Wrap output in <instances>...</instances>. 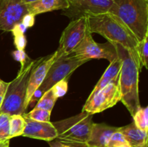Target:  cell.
Wrapping results in <instances>:
<instances>
[{
	"label": "cell",
	"mask_w": 148,
	"mask_h": 147,
	"mask_svg": "<svg viewBox=\"0 0 148 147\" xmlns=\"http://www.w3.org/2000/svg\"><path fill=\"white\" fill-rule=\"evenodd\" d=\"M51 112L40 108H34L28 113L25 115L30 119L38 122H51Z\"/></svg>",
	"instance_id": "24"
},
{
	"label": "cell",
	"mask_w": 148,
	"mask_h": 147,
	"mask_svg": "<svg viewBox=\"0 0 148 147\" xmlns=\"http://www.w3.org/2000/svg\"><path fill=\"white\" fill-rule=\"evenodd\" d=\"M3 146H4V144H1L0 143V147H3Z\"/></svg>",
	"instance_id": "33"
},
{
	"label": "cell",
	"mask_w": 148,
	"mask_h": 147,
	"mask_svg": "<svg viewBox=\"0 0 148 147\" xmlns=\"http://www.w3.org/2000/svg\"><path fill=\"white\" fill-rule=\"evenodd\" d=\"M9 143H10V141H7V142L4 143L3 147H9Z\"/></svg>",
	"instance_id": "32"
},
{
	"label": "cell",
	"mask_w": 148,
	"mask_h": 147,
	"mask_svg": "<svg viewBox=\"0 0 148 147\" xmlns=\"http://www.w3.org/2000/svg\"><path fill=\"white\" fill-rule=\"evenodd\" d=\"M145 147H147V146H145Z\"/></svg>",
	"instance_id": "34"
},
{
	"label": "cell",
	"mask_w": 148,
	"mask_h": 147,
	"mask_svg": "<svg viewBox=\"0 0 148 147\" xmlns=\"http://www.w3.org/2000/svg\"><path fill=\"white\" fill-rule=\"evenodd\" d=\"M49 144L50 147H72L70 146L63 144V143L60 142V141H57L56 139L49 141Z\"/></svg>",
	"instance_id": "30"
},
{
	"label": "cell",
	"mask_w": 148,
	"mask_h": 147,
	"mask_svg": "<svg viewBox=\"0 0 148 147\" xmlns=\"http://www.w3.org/2000/svg\"><path fill=\"white\" fill-rule=\"evenodd\" d=\"M9 84H10V82H4L2 79H0V107H1V104H2L4 97H5L6 93H7Z\"/></svg>",
	"instance_id": "29"
},
{
	"label": "cell",
	"mask_w": 148,
	"mask_h": 147,
	"mask_svg": "<svg viewBox=\"0 0 148 147\" xmlns=\"http://www.w3.org/2000/svg\"><path fill=\"white\" fill-rule=\"evenodd\" d=\"M121 65H122V62H121V60L119 57L118 59L110 63L109 66H108L106 71L104 72L100 80L98 81L94 89L91 92L90 95H89V97L93 96L98 91L105 87L106 85H108L113 80H114L117 76H119Z\"/></svg>",
	"instance_id": "17"
},
{
	"label": "cell",
	"mask_w": 148,
	"mask_h": 147,
	"mask_svg": "<svg viewBox=\"0 0 148 147\" xmlns=\"http://www.w3.org/2000/svg\"><path fill=\"white\" fill-rule=\"evenodd\" d=\"M119 101H121V93L119 76L95 95L88 97L82 111L91 115L99 113L114 107Z\"/></svg>",
	"instance_id": "7"
},
{
	"label": "cell",
	"mask_w": 148,
	"mask_h": 147,
	"mask_svg": "<svg viewBox=\"0 0 148 147\" xmlns=\"http://www.w3.org/2000/svg\"><path fill=\"white\" fill-rule=\"evenodd\" d=\"M108 12L116 16L138 42L148 35V0H114Z\"/></svg>",
	"instance_id": "3"
},
{
	"label": "cell",
	"mask_w": 148,
	"mask_h": 147,
	"mask_svg": "<svg viewBox=\"0 0 148 147\" xmlns=\"http://www.w3.org/2000/svg\"><path fill=\"white\" fill-rule=\"evenodd\" d=\"M89 60L82 59L73 53L56 59L51 66L43 80V83L36 89L29 102V106L38 102L44 92L49 90L54 84L64 79H69L72 74L77 68L88 62Z\"/></svg>",
	"instance_id": "6"
},
{
	"label": "cell",
	"mask_w": 148,
	"mask_h": 147,
	"mask_svg": "<svg viewBox=\"0 0 148 147\" xmlns=\"http://www.w3.org/2000/svg\"><path fill=\"white\" fill-rule=\"evenodd\" d=\"M107 147H131L125 137L119 131H116L111 135L108 141Z\"/></svg>",
	"instance_id": "25"
},
{
	"label": "cell",
	"mask_w": 148,
	"mask_h": 147,
	"mask_svg": "<svg viewBox=\"0 0 148 147\" xmlns=\"http://www.w3.org/2000/svg\"><path fill=\"white\" fill-rule=\"evenodd\" d=\"M134 123L139 129L147 133L148 131V108H140L133 115Z\"/></svg>",
	"instance_id": "21"
},
{
	"label": "cell",
	"mask_w": 148,
	"mask_h": 147,
	"mask_svg": "<svg viewBox=\"0 0 148 147\" xmlns=\"http://www.w3.org/2000/svg\"><path fill=\"white\" fill-rule=\"evenodd\" d=\"M36 62V59H29L24 64L21 65L17 76L9 84L7 93L0 107V113L4 112L10 115L26 113L24 104L27 83L31 69Z\"/></svg>",
	"instance_id": "5"
},
{
	"label": "cell",
	"mask_w": 148,
	"mask_h": 147,
	"mask_svg": "<svg viewBox=\"0 0 148 147\" xmlns=\"http://www.w3.org/2000/svg\"><path fill=\"white\" fill-rule=\"evenodd\" d=\"M69 7L64 10V14L75 20L90 14L108 12L114 0H68Z\"/></svg>",
	"instance_id": "10"
},
{
	"label": "cell",
	"mask_w": 148,
	"mask_h": 147,
	"mask_svg": "<svg viewBox=\"0 0 148 147\" xmlns=\"http://www.w3.org/2000/svg\"><path fill=\"white\" fill-rule=\"evenodd\" d=\"M10 115L7 113H0V143H4L10 141Z\"/></svg>",
	"instance_id": "22"
},
{
	"label": "cell",
	"mask_w": 148,
	"mask_h": 147,
	"mask_svg": "<svg viewBox=\"0 0 148 147\" xmlns=\"http://www.w3.org/2000/svg\"><path fill=\"white\" fill-rule=\"evenodd\" d=\"M56 100H57V98L56 97L53 90L51 88L46 92H44L43 95L40 97V99L36 102L35 108L46 110L51 112Z\"/></svg>",
	"instance_id": "19"
},
{
	"label": "cell",
	"mask_w": 148,
	"mask_h": 147,
	"mask_svg": "<svg viewBox=\"0 0 148 147\" xmlns=\"http://www.w3.org/2000/svg\"><path fill=\"white\" fill-rule=\"evenodd\" d=\"M137 50L141 68L144 66L146 69H148V35L146 36L142 41L139 42L138 45H137Z\"/></svg>",
	"instance_id": "23"
},
{
	"label": "cell",
	"mask_w": 148,
	"mask_h": 147,
	"mask_svg": "<svg viewBox=\"0 0 148 147\" xmlns=\"http://www.w3.org/2000/svg\"><path fill=\"white\" fill-rule=\"evenodd\" d=\"M28 13L37 15L54 10H65L69 7L68 0H38L26 4Z\"/></svg>",
	"instance_id": "15"
},
{
	"label": "cell",
	"mask_w": 148,
	"mask_h": 147,
	"mask_svg": "<svg viewBox=\"0 0 148 147\" xmlns=\"http://www.w3.org/2000/svg\"><path fill=\"white\" fill-rule=\"evenodd\" d=\"M88 31L86 17H81L66 26L61 35L59 46L56 50V59L71 54L79 44Z\"/></svg>",
	"instance_id": "9"
},
{
	"label": "cell",
	"mask_w": 148,
	"mask_h": 147,
	"mask_svg": "<svg viewBox=\"0 0 148 147\" xmlns=\"http://www.w3.org/2000/svg\"><path fill=\"white\" fill-rule=\"evenodd\" d=\"M27 13V6L22 0H0V30L12 31Z\"/></svg>",
	"instance_id": "11"
},
{
	"label": "cell",
	"mask_w": 148,
	"mask_h": 147,
	"mask_svg": "<svg viewBox=\"0 0 148 147\" xmlns=\"http://www.w3.org/2000/svg\"><path fill=\"white\" fill-rule=\"evenodd\" d=\"M25 127V120L23 115H10V139L14 137L20 136L24 131Z\"/></svg>",
	"instance_id": "18"
},
{
	"label": "cell",
	"mask_w": 148,
	"mask_h": 147,
	"mask_svg": "<svg viewBox=\"0 0 148 147\" xmlns=\"http://www.w3.org/2000/svg\"><path fill=\"white\" fill-rule=\"evenodd\" d=\"M56 60V52L46 57L36 59V62L33 66L29 76L27 89L26 92L24 108L25 110L28 108L29 102L36 89L41 85L46 77L49 69Z\"/></svg>",
	"instance_id": "12"
},
{
	"label": "cell",
	"mask_w": 148,
	"mask_h": 147,
	"mask_svg": "<svg viewBox=\"0 0 148 147\" xmlns=\"http://www.w3.org/2000/svg\"><path fill=\"white\" fill-rule=\"evenodd\" d=\"M21 22L23 23L27 28L32 27V26H33L35 22V15L30 14V13H27V14H26L23 17Z\"/></svg>",
	"instance_id": "28"
},
{
	"label": "cell",
	"mask_w": 148,
	"mask_h": 147,
	"mask_svg": "<svg viewBox=\"0 0 148 147\" xmlns=\"http://www.w3.org/2000/svg\"><path fill=\"white\" fill-rule=\"evenodd\" d=\"M75 56L82 59L90 60L92 59H104L112 62L118 59L116 48L113 43H98L93 40L92 34L87 31L85 37L72 52Z\"/></svg>",
	"instance_id": "8"
},
{
	"label": "cell",
	"mask_w": 148,
	"mask_h": 147,
	"mask_svg": "<svg viewBox=\"0 0 148 147\" xmlns=\"http://www.w3.org/2000/svg\"><path fill=\"white\" fill-rule=\"evenodd\" d=\"M113 43L122 62L119 73L121 101L133 116L141 108L139 97V74L141 66L130 50L121 45Z\"/></svg>",
	"instance_id": "2"
},
{
	"label": "cell",
	"mask_w": 148,
	"mask_h": 147,
	"mask_svg": "<svg viewBox=\"0 0 148 147\" xmlns=\"http://www.w3.org/2000/svg\"><path fill=\"white\" fill-rule=\"evenodd\" d=\"M119 127H114L106 123L93 122L87 147H107L111 135L119 131Z\"/></svg>",
	"instance_id": "14"
},
{
	"label": "cell",
	"mask_w": 148,
	"mask_h": 147,
	"mask_svg": "<svg viewBox=\"0 0 148 147\" xmlns=\"http://www.w3.org/2000/svg\"><path fill=\"white\" fill-rule=\"evenodd\" d=\"M22 1H23V3L27 4H30V3H32V2H34V1H38V0H22Z\"/></svg>",
	"instance_id": "31"
},
{
	"label": "cell",
	"mask_w": 148,
	"mask_h": 147,
	"mask_svg": "<svg viewBox=\"0 0 148 147\" xmlns=\"http://www.w3.org/2000/svg\"><path fill=\"white\" fill-rule=\"evenodd\" d=\"M52 123L57 131L56 140L72 147H87L86 143L93 125L92 115L82 111Z\"/></svg>",
	"instance_id": "4"
},
{
	"label": "cell",
	"mask_w": 148,
	"mask_h": 147,
	"mask_svg": "<svg viewBox=\"0 0 148 147\" xmlns=\"http://www.w3.org/2000/svg\"><path fill=\"white\" fill-rule=\"evenodd\" d=\"M51 89L57 99L64 96L68 90V79H64L59 81L52 86Z\"/></svg>",
	"instance_id": "26"
},
{
	"label": "cell",
	"mask_w": 148,
	"mask_h": 147,
	"mask_svg": "<svg viewBox=\"0 0 148 147\" xmlns=\"http://www.w3.org/2000/svg\"><path fill=\"white\" fill-rule=\"evenodd\" d=\"M27 27L22 22L15 24L11 32L14 35V43L16 48L18 50H24L27 45V40L24 33H25Z\"/></svg>",
	"instance_id": "20"
},
{
	"label": "cell",
	"mask_w": 148,
	"mask_h": 147,
	"mask_svg": "<svg viewBox=\"0 0 148 147\" xmlns=\"http://www.w3.org/2000/svg\"><path fill=\"white\" fill-rule=\"evenodd\" d=\"M12 55L14 60L20 62L21 65L24 64V63L30 59V58L27 56V55L26 54L24 50H18V49H17V50H14V51L12 53Z\"/></svg>",
	"instance_id": "27"
},
{
	"label": "cell",
	"mask_w": 148,
	"mask_h": 147,
	"mask_svg": "<svg viewBox=\"0 0 148 147\" xmlns=\"http://www.w3.org/2000/svg\"><path fill=\"white\" fill-rule=\"evenodd\" d=\"M119 131L124 135L131 147L147 146V133L139 129L134 122L120 127Z\"/></svg>",
	"instance_id": "16"
},
{
	"label": "cell",
	"mask_w": 148,
	"mask_h": 147,
	"mask_svg": "<svg viewBox=\"0 0 148 147\" xmlns=\"http://www.w3.org/2000/svg\"><path fill=\"white\" fill-rule=\"evenodd\" d=\"M23 115L25 120V127L22 136L48 142L56 139L57 131L51 122H38L28 118L25 114Z\"/></svg>",
	"instance_id": "13"
},
{
	"label": "cell",
	"mask_w": 148,
	"mask_h": 147,
	"mask_svg": "<svg viewBox=\"0 0 148 147\" xmlns=\"http://www.w3.org/2000/svg\"><path fill=\"white\" fill-rule=\"evenodd\" d=\"M85 17L88 30L91 34L98 33L108 42L121 45L130 50L140 63L137 50L138 40L116 16L108 12Z\"/></svg>",
	"instance_id": "1"
}]
</instances>
